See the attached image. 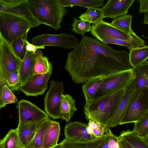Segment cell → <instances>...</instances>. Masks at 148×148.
<instances>
[{
	"mask_svg": "<svg viewBox=\"0 0 148 148\" xmlns=\"http://www.w3.org/2000/svg\"><path fill=\"white\" fill-rule=\"evenodd\" d=\"M74 83H85L131 69L129 53L116 50L99 39L82 36L77 47L68 53L64 67Z\"/></svg>",
	"mask_w": 148,
	"mask_h": 148,
	"instance_id": "6da1fadb",
	"label": "cell"
},
{
	"mask_svg": "<svg viewBox=\"0 0 148 148\" xmlns=\"http://www.w3.org/2000/svg\"><path fill=\"white\" fill-rule=\"evenodd\" d=\"M126 87L115 90L95 98L88 106L84 107L86 119L99 122L110 128V123L125 93Z\"/></svg>",
	"mask_w": 148,
	"mask_h": 148,
	"instance_id": "7a4b0ae2",
	"label": "cell"
},
{
	"mask_svg": "<svg viewBox=\"0 0 148 148\" xmlns=\"http://www.w3.org/2000/svg\"><path fill=\"white\" fill-rule=\"evenodd\" d=\"M31 12L41 24H43L57 30L67 14V9L59 0H27Z\"/></svg>",
	"mask_w": 148,
	"mask_h": 148,
	"instance_id": "3957f363",
	"label": "cell"
},
{
	"mask_svg": "<svg viewBox=\"0 0 148 148\" xmlns=\"http://www.w3.org/2000/svg\"><path fill=\"white\" fill-rule=\"evenodd\" d=\"M31 28V24L25 18L0 12V34L10 44Z\"/></svg>",
	"mask_w": 148,
	"mask_h": 148,
	"instance_id": "277c9868",
	"label": "cell"
},
{
	"mask_svg": "<svg viewBox=\"0 0 148 148\" xmlns=\"http://www.w3.org/2000/svg\"><path fill=\"white\" fill-rule=\"evenodd\" d=\"M148 112V88L135 89L119 125L135 123Z\"/></svg>",
	"mask_w": 148,
	"mask_h": 148,
	"instance_id": "5b68a950",
	"label": "cell"
},
{
	"mask_svg": "<svg viewBox=\"0 0 148 148\" xmlns=\"http://www.w3.org/2000/svg\"><path fill=\"white\" fill-rule=\"evenodd\" d=\"M22 60L10 44L0 34V90L6 79L11 73L19 71Z\"/></svg>",
	"mask_w": 148,
	"mask_h": 148,
	"instance_id": "8992f818",
	"label": "cell"
},
{
	"mask_svg": "<svg viewBox=\"0 0 148 148\" xmlns=\"http://www.w3.org/2000/svg\"><path fill=\"white\" fill-rule=\"evenodd\" d=\"M49 88L44 98V108L46 113L54 119L61 118L60 106L64 91L63 83L53 80L50 82Z\"/></svg>",
	"mask_w": 148,
	"mask_h": 148,
	"instance_id": "52a82bcc",
	"label": "cell"
},
{
	"mask_svg": "<svg viewBox=\"0 0 148 148\" xmlns=\"http://www.w3.org/2000/svg\"><path fill=\"white\" fill-rule=\"evenodd\" d=\"M32 44L37 46H51L64 49H75L78 45V39L66 32L59 34H43L32 38Z\"/></svg>",
	"mask_w": 148,
	"mask_h": 148,
	"instance_id": "ba28073f",
	"label": "cell"
},
{
	"mask_svg": "<svg viewBox=\"0 0 148 148\" xmlns=\"http://www.w3.org/2000/svg\"><path fill=\"white\" fill-rule=\"evenodd\" d=\"M133 78L132 68L104 78L96 93L95 98L111 91L127 87Z\"/></svg>",
	"mask_w": 148,
	"mask_h": 148,
	"instance_id": "9c48e42d",
	"label": "cell"
},
{
	"mask_svg": "<svg viewBox=\"0 0 148 148\" xmlns=\"http://www.w3.org/2000/svg\"><path fill=\"white\" fill-rule=\"evenodd\" d=\"M0 12L22 17L30 23L32 28L41 24L32 14L27 0H0Z\"/></svg>",
	"mask_w": 148,
	"mask_h": 148,
	"instance_id": "30bf717a",
	"label": "cell"
},
{
	"mask_svg": "<svg viewBox=\"0 0 148 148\" xmlns=\"http://www.w3.org/2000/svg\"><path fill=\"white\" fill-rule=\"evenodd\" d=\"M18 111L19 124L39 122L49 116L31 102L22 99L17 106Z\"/></svg>",
	"mask_w": 148,
	"mask_h": 148,
	"instance_id": "8fae6325",
	"label": "cell"
},
{
	"mask_svg": "<svg viewBox=\"0 0 148 148\" xmlns=\"http://www.w3.org/2000/svg\"><path fill=\"white\" fill-rule=\"evenodd\" d=\"M90 32L93 36L99 40L110 38L130 40L138 37L135 33L132 35L126 34L103 20L96 24L92 25Z\"/></svg>",
	"mask_w": 148,
	"mask_h": 148,
	"instance_id": "7c38bea8",
	"label": "cell"
},
{
	"mask_svg": "<svg viewBox=\"0 0 148 148\" xmlns=\"http://www.w3.org/2000/svg\"><path fill=\"white\" fill-rule=\"evenodd\" d=\"M51 73L52 72H50L33 75L28 82L20 86L18 90L28 96L42 95L47 88V83Z\"/></svg>",
	"mask_w": 148,
	"mask_h": 148,
	"instance_id": "4fadbf2b",
	"label": "cell"
},
{
	"mask_svg": "<svg viewBox=\"0 0 148 148\" xmlns=\"http://www.w3.org/2000/svg\"><path fill=\"white\" fill-rule=\"evenodd\" d=\"M66 139L75 143H83L95 140L87 130V125L79 121L67 123L64 129Z\"/></svg>",
	"mask_w": 148,
	"mask_h": 148,
	"instance_id": "5bb4252c",
	"label": "cell"
},
{
	"mask_svg": "<svg viewBox=\"0 0 148 148\" xmlns=\"http://www.w3.org/2000/svg\"><path fill=\"white\" fill-rule=\"evenodd\" d=\"M134 0H109L100 9L103 18L114 19L127 14Z\"/></svg>",
	"mask_w": 148,
	"mask_h": 148,
	"instance_id": "9a60e30c",
	"label": "cell"
},
{
	"mask_svg": "<svg viewBox=\"0 0 148 148\" xmlns=\"http://www.w3.org/2000/svg\"><path fill=\"white\" fill-rule=\"evenodd\" d=\"M135 89V83L133 79L132 82L126 87L124 95L110 123L109 128L119 125L121 119L127 108Z\"/></svg>",
	"mask_w": 148,
	"mask_h": 148,
	"instance_id": "2e32d148",
	"label": "cell"
},
{
	"mask_svg": "<svg viewBox=\"0 0 148 148\" xmlns=\"http://www.w3.org/2000/svg\"><path fill=\"white\" fill-rule=\"evenodd\" d=\"M35 61V54L27 51L18 71L21 86L28 82L33 76Z\"/></svg>",
	"mask_w": 148,
	"mask_h": 148,
	"instance_id": "e0dca14e",
	"label": "cell"
},
{
	"mask_svg": "<svg viewBox=\"0 0 148 148\" xmlns=\"http://www.w3.org/2000/svg\"><path fill=\"white\" fill-rule=\"evenodd\" d=\"M39 122L18 124L16 129L23 148L28 145L34 138Z\"/></svg>",
	"mask_w": 148,
	"mask_h": 148,
	"instance_id": "ac0fdd59",
	"label": "cell"
},
{
	"mask_svg": "<svg viewBox=\"0 0 148 148\" xmlns=\"http://www.w3.org/2000/svg\"><path fill=\"white\" fill-rule=\"evenodd\" d=\"M135 83V89L144 87L148 88V61L132 68Z\"/></svg>",
	"mask_w": 148,
	"mask_h": 148,
	"instance_id": "d6986e66",
	"label": "cell"
},
{
	"mask_svg": "<svg viewBox=\"0 0 148 148\" xmlns=\"http://www.w3.org/2000/svg\"><path fill=\"white\" fill-rule=\"evenodd\" d=\"M60 132L59 123L51 120L45 133L42 148H51L57 145Z\"/></svg>",
	"mask_w": 148,
	"mask_h": 148,
	"instance_id": "ffe728a7",
	"label": "cell"
},
{
	"mask_svg": "<svg viewBox=\"0 0 148 148\" xmlns=\"http://www.w3.org/2000/svg\"><path fill=\"white\" fill-rule=\"evenodd\" d=\"M104 78L101 77L93 78L82 85V90L86 99L85 107L88 106L95 99L96 93Z\"/></svg>",
	"mask_w": 148,
	"mask_h": 148,
	"instance_id": "44dd1931",
	"label": "cell"
},
{
	"mask_svg": "<svg viewBox=\"0 0 148 148\" xmlns=\"http://www.w3.org/2000/svg\"><path fill=\"white\" fill-rule=\"evenodd\" d=\"M75 100L70 95L63 94L60 106L61 118L66 122L69 121L75 112L77 110Z\"/></svg>",
	"mask_w": 148,
	"mask_h": 148,
	"instance_id": "7402d4cb",
	"label": "cell"
},
{
	"mask_svg": "<svg viewBox=\"0 0 148 148\" xmlns=\"http://www.w3.org/2000/svg\"><path fill=\"white\" fill-rule=\"evenodd\" d=\"M51 121L48 117L39 122L34 138L25 148H42L45 133Z\"/></svg>",
	"mask_w": 148,
	"mask_h": 148,
	"instance_id": "603a6c76",
	"label": "cell"
},
{
	"mask_svg": "<svg viewBox=\"0 0 148 148\" xmlns=\"http://www.w3.org/2000/svg\"><path fill=\"white\" fill-rule=\"evenodd\" d=\"M35 56L36 61L33 75L52 71V64L49 61L48 57L43 55L42 51L37 50Z\"/></svg>",
	"mask_w": 148,
	"mask_h": 148,
	"instance_id": "cb8c5ba5",
	"label": "cell"
},
{
	"mask_svg": "<svg viewBox=\"0 0 148 148\" xmlns=\"http://www.w3.org/2000/svg\"><path fill=\"white\" fill-rule=\"evenodd\" d=\"M130 51L129 60L132 68L140 65L148 59V45Z\"/></svg>",
	"mask_w": 148,
	"mask_h": 148,
	"instance_id": "d4e9b609",
	"label": "cell"
},
{
	"mask_svg": "<svg viewBox=\"0 0 148 148\" xmlns=\"http://www.w3.org/2000/svg\"><path fill=\"white\" fill-rule=\"evenodd\" d=\"M100 40L107 44H114L125 47L130 50L145 45V41L139 36L130 40L110 38H104Z\"/></svg>",
	"mask_w": 148,
	"mask_h": 148,
	"instance_id": "484cf974",
	"label": "cell"
},
{
	"mask_svg": "<svg viewBox=\"0 0 148 148\" xmlns=\"http://www.w3.org/2000/svg\"><path fill=\"white\" fill-rule=\"evenodd\" d=\"M1 148H23L19 138L17 129L10 130L0 141Z\"/></svg>",
	"mask_w": 148,
	"mask_h": 148,
	"instance_id": "4316f807",
	"label": "cell"
},
{
	"mask_svg": "<svg viewBox=\"0 0 148 148\" xmlns=\"http://www.w3.org/2000/svg\"><path fill=\"white\" fill-rule=\"evenodd\" d=\"M104 0H59L65 7L78 6L87 8H99L103 5Z\"/></svg>",
	"mask_w": 148,
	"mask_h": 148,
	"instance_id": "83f0119b",
	"label": "cell"
},
{
	"mask_svg": "<svg viewBox=\"0 0 148 148\" xmlns=\"http://www.w3.org/2000/svg\"><path fill=\"white\" fill-rule=\"evenodd\" d=\"M132 16L126 14L115 18L113 19L110 23L114 27L130 35L135 34L132 29Z\"/></svg>",
	"mask_w": 148,
	"mask_h": 148,
	"instance_id": "f1b7e54d",
	"label": "cell"
},
{
	"mask_svg": "<svg viewBox=\"0 0 148 148\" xmlns=\"http://www.w3.org/2000/svg\"><path fill=\"white\" fill-rule=\"evenodd\" d=\"M119 136L135 148H148V144L143 138L138 136L133 130L123 131Z\"/></svg>",
	"mask_w": 148,
	"mask_h": 148,
	"instance_id": "f546056e",
	"label": "cell"
},
{
	"mask_svg": "<svg viewBox=\"0 0 148 148\" xmlns=\"http://www.w3.org/2000/svg\"><path fill=\"white\" fill-rule=\"evenodd\" d=\"M27 32L10 43L11 46L18 57L22 61L26 54Z\"/></svg>",
	"mask_w": 148,
	"mask_h": 148,
	"instance_id": "4dcf8cb0",
	"label": "cell"
},
{
	"mask_svg": "<svg viewBox=\"0 0 148 148\" xmlns=\"http://www.w3.org/2000/svg\"><path fill=\"white\" fill-rule=\"evenodd\" d=\"M79 18L81 19L95 25L103 20L102 12L99 8H87L86 11L81 14Z\"/></svg>",
	"mask_w": 148,
	"mask_h": 148,
	"instance_id": "1f68e13d",
	"label": "cell"
},
{
	"mask_svg": "<svg viewBox=\"0 0 148 148\" xmlns=\"http://www.w3.org/2000/svg\"><path fill=\"white\" fill-rule=\"evenodd\" d=\"M87 130L89 133L96 139L103 137L106 128L100 123L92 119L88 120Z\"/></svg>",
	"mask_w": 148,
	"mask_h": 148,
	"instance_id": "d6a6232c",
	"label": "cell"
},
{
	"mask_svg": "<svg viewBox=\"0 0 148 148\" xmlns=\"http://www.w3.org/2000/svg\"><path fill=\"white\" fill-rule=\"evenodd\" d=\"M103 137L83 143H75L65 138L60 143L64 148H97Z\"/></svg>",
	"mask_w": 148,
	"mask_h": 148,
	"instance_id": "836d02e7",
	"label": "cell"
},
{
	"mask_svg": "<svg viewBox=\"0 0 148 148\" xmlns=\"http://www.w3.org/2000/svg\"><path fill=\"white\" fill-rule=\"evenodd\" d=\"M18 102V100L16 97L7 86L5 85L0 93V109L7 104Z\"/></svg>",
	"mask_w": 148,
	"mask_h": 148,
	"instance_id": "e575fe53",
	"label": "cell"
},
{
	"mask_svg": "<svg viewBox=\"0 0 148 148\" xmlns=\"http://www.w3.org/2000/svg\"><path fill=\"white\" fill-rule=\"evenodd\" d=\"M133 131L141 138H144L148 135V112L134 123Z\"/></svg>",
	"mask_w": 148,
	"mask_h": 148,
	"instance_id": "d590c367",
	"label": "cell"
},
{
	"mask_svg": "<svg viewBox=\"0 0 148 148\" xmlns=\"http://www.w3.org/2000/svg\"><path fill=\"white\" fill-rule=\"evenodd\" d=\"M73 18L71 26L72 30L75 33L83 36L85 33L90 32L91 26L90 22L81 19L79 20L74 17Z\"/></svg>",
	"mask_w": 148,
	"mask_h": 148,
	"instance_id": "8d00e7d4",
	"label": "cell"
},
{
	"mask_svg": "<svg viewBox=\"0 0 148 148\" xmlns=\"http://www.w3.org/2000/svg\"><path fill=\"white\" fill-rule=\"evenodd\" d=\"M5 84L12 91L18 90L21 86L19 71H16L10 74L5 80Z\"/></svg>",
	"mask_w": 148,
	"mask_h": 148,
	"instance_id": "74e56055",
	"label": "cell"
},
{
	"mask_svg": "<svg viewBox=\"0 0 148 148\" xmlns=\"http://www.w3.org/2000/svg\"><path fill=\"white\" fill-rule=\"evenodd\" d=\"M112 133L110 128H106L103 138L97 148H110L109 142Z\"/></svg>",
	"mask_w": 148,
	"mask_h": 148,
	"instance_id": "f35d334b",
	"label": "cell"
},
{
	"mask_svg": "<svg viewBox=\"0 0 148 148\" xmlns=\"http://www.w3.org/2000/svg\"><path fill=\"white\" fill-rule=\"evenodd\" d=\"M110 148H120L118 137L114 135L112 132L109 142Z\"/></svg>",
	"mask_w": 148,
	"mask_h": 148,
	"instance_id": "ab89813d",
	"label": "cell"
},
{
	"mask_svg": "<svg viewBox=\"0 0 148 148\" xmlns=\"http://www.w3.org/2000/svg\"><path fill=\"white\" fill-rule=\"evenodd\" d=\"M44 46H37L27 41L26 50L27 51L32 52L34 54L36 51L40 49H44Z\"/></svg>",
	"mask_w": 148,
	"mask_h": 148,
	"instance_id": "60d3db41",
	"label": "cell"
},
{
	"mask_svg": "<svg viewBox=\"0 0 148 148\" xmlns=\"http://www.w3.org/2000/svg\"><path fill=\"white\" fill-rule=\"evenodd\" d=\"M140 2L139 12L140 13L148 12V0H139Z\"/></svg>",
	"mask_w": 148,
	"mask_h": 148,
	"instance_id": "b9f144b4",
	"label": "cell"
},
{
	"mask_svg": "<svg viewBox=\"0 0 148 148\" xmlns=\"http://www.w3.org/2000/svg\"><path fill=\"white\" fill-rule=\"evenodd\" d=\"M119 143L124 148H135L123 138L118 136Z\"/></svg>",
	"mask_w": 148,
	"mask_h": 148,
	"instance_id": "7bdbcfd3",
	"label": "cell"
},
{
	"mask_svg": "<svg viewBox=\"0 0 148 148\" xmlns=\"http://www.w3.org/2000/svg\"><path fill=\"white\" fill-rule=\"evenodd\" d=\"M143 23L148 25V12L145 13Z\"/></svg>",
	"mask_w": 148,
	"mask_h": 148,
	"instance_id": "ee69618b",
	"label": "cell"
},
{
	"mask_svg": "<svg viewBox=\"0 0 148 148\" xmlns=\"http://www.w3.org/2000/svg\"><path fill=\"white\" fill-rule=\"evenodd\" d=\"M51 148H64L60 143Z\"/></svg>",
	"mask_w": 148,
	"mask_h": 148,
	"instance_id": "f6af8a7d",
	"label": "cell"
},
{
	"mask_svg": "<svg viewBox=\"0 0 148 148\" xmlns=\"http://www.w3.org/2000/svg\"><path fill=\"white\" fill-rule=\"evenodd\" d=\"M143 138L145 142L148 144V135Z\"/></svg>",
	"mask_w": 148,
	"mask_h": 148,
	"instance_id": "bcb514c9",
	"label": "cell"
},
{
	"mask_svg": "<svg viewBox=\"0 0 148 148\" xmlns=\"http://www.w3.org/2000/svg\"><path fill=\"white\" fill-rule=\"evenodd\" d=\"M120 148H124L120 144Z\"/></svg>",
	"mask_w": 148,
	"mask_h": 148,
	"instance_id": "7dc6e473",
	"label": "cell"
},
{
	"mask_svg": "<svg viewBox=\"0 0 148 148\" xmlns=\"http://www.w3.org/2000/svg\"><path fill=\"white\" fill-rule=\"evenodd\" d=\"M0 148H1V147H0Z\"/></svg>",
	"mask_w": 148,
	"mask_h": 148,
	"instance_id": "c3c4849f",
	"label": "cell"
}]
</instances>
